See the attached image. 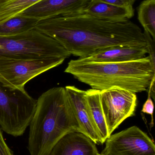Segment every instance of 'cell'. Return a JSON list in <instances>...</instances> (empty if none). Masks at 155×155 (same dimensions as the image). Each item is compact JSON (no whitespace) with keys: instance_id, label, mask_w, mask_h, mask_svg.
<instances>
[{"instance_id":"cell-7","label":"cell","mask_w":155,"mask_h":155,"mask_svg":"<svg viewBox=\"0 0 155 155\" xmlns=\"http://www.w3.org/2000/svg\"><path fill=\"white\" fill-rule=\"evenodd\" d=\"M100 97L110 136L126 119L134 115L137 96L127 90L113 88L101 91Z\"/></svg>"},{"instance_id":"cell-17","label":"cell","mask_w":155,"mask_h":155,"mask_svg":"<svg viewBox=\"0 0 155 155\" xmlns=\"http://www.w3.org/2000/svg\"><path fill=\"white\" fill-rule=\"evenodd\" d=\"M42 0H10L0 3V24L15 17Z\"/></svg>"},{"instance_id":"cell-5","label":"cell","mask_w":155,"mask_h":155,"mask_svg":"<svg viewBox=\"0 0 155 155\" xmlns=\"http://www.w3.org/2000/svg\"><path fill=\"white\" fill-rule=\"evenodd\" d=\"M36 100L26 90H14L0 83V127L14 137L22 135L29 126Z\"/></svg>"},{"instance_id":"cell-10","label":"cell","mask_w":155,"mask_h":155,"mask_svg":"<svg viewBox=\"0 0 155 155\" xmlns=\"http://www.w3.org/2000/svg\"><path fill=\"white\" fill-rule=\"evenodd\" d=\"M65 88L79 124L80 132L92 139L96 144H102L98 131L87 107L86 91L74 86H67Z\"/></svg>"},{"instance_id":"cell-22","label":"cell","mask_w":155,"mask_h":155,"mask_svg":"<svg viewBox=\"0 0 155 155\" xmlns=\"http://www.w3.org/2000/svg\"><path fill=\"white\" fill-rule=\"evenodd\" d=\"M148 95H150L152 98L153 99H155V78L153 79L150 84V86L148 87Z\"/></svg>"},{"instance_id":"cell-15","label":"cell","mask_w":155,"mask_h":155,"mask_svg":"<svg viewBox=\"0 0 155 155\" xmlns=\"http://www.w3.org/2000/svg\"><path fill=\"white\" fill-rule=\"evenodd\" d=\"M38 20L16 15L0 24V37L17 35L35 28Z\"/></svg>"},{"instance_id":"cell-21","label":"cell","mask_w":155,"mask_h":155,"mask_svg":"<svg viewBox=\"0 0 155 155\" xmlns=\"http://www.w3.org/2000/svg\"><path fill=\"white\" fill-rule=\"evenodd\" d=\"M97 1L118 5V6L129 7V6H133V5L134 3L135 0H97Z\"/></svg>"},{"instance_id":"cell-3","label":"cell","mask_w":155,"mask_h":155,"mask_svg":"<svg viewBox=\"0 0 155 155\" xmlns=\"http://www.w3.org/2000/svg\"><path fill=\"white\" fill-rule=\"evenodd\" d=\"M65 72L102 91L113 88L138 93L147 90L155 78V66L150 56L123 62H95L71 60Z\"/></svg>"},{"instance_id":"cell-16","label":"cell","mask_w":155,"mask_h":155,"mask_svg":"<svg viewBox=\"0 0 155 155\" xmlns=\"http://www.w3.org/2000/svg\"><path fill=\"white\" fill-rule=\"evenodd\" d=\"M139 22L155 41V0L143 1L138 9Z\"/></svg>"},{"instance_id":"cell-1","label":"cell","mask_w":155,"mask_h":155,"mask_svg":"<svg viewBox=\"0 0 155 155\" xmlns=\"http://www.w3.org/2000/svg\"><path fill=\"white\" fill-rule=\"evenodd\" d=\"M35 28L84 58L116 46H147L141 28L129 19L109 20L80 12L39 20Z\"/></svg>"},{"instance_id":"cell-14","label":"cell","mask_w":155,"mask_h":155,"mask_svg":"<svg viewBox=\"0 0 155 155\" xmlns=\"http://www.w3.org/2000/svg\"><path fill=\"white\" fill-rule=\"evenodd\" d=\"M100 93L99 90L91 88L86 91L85 97L90 114L98 131L102 144H103L109 136L101 105Z\"/></svg>"},{"instance_id":"cell-23","label":"cell","mask_w":155,"mask_h":155,"mask_svg":"<svg viewBox=\"0 0 155 155\" xmlns=\"http://www.w3.org/2000/svg\"><path fill=\"white\" fill-rule=\"evenodd\" d=\"M8 1H10V0H0V3Z\"/></svg>"},{"instance_id":"cell-8","label":"cell","mask_w":155,"mask_h":155,"mask_svg":"<svg viewBox=\"0 0 155 155\" xmlns=\"http://www.w3.org/2000/svg\"><path fill=\"white\" fill-rule=\"evenodd\" d=\"M105 143L102 155H155L153 140L136 126L111 135Z\"/></svg>"},{"instance_id":"cell-24","label":"cell","mask_w":155,"mask_h":155,"mask_svg":"<svg viewBox=\"0 0 155 155\" xmlns=\"http://www.w3.org/2000/svg\"><path fill=\"white\" fill-rule=\"evenodd\" d=\"M96 155H103L101 154V153H98Z\"/></svg>"},{"instance_id":"cell-12","label":"cell","mask_w":155,"mask_h":155,"mask_svg":"<svg viewBox=\"0 0 155 155\" xmlns=\"http://www.w3.org/2000/svg\"><path fill=\"white\" fill-rule=\"evenodd\" d=\"M147 54V46L123 45L106 48L79 59L95 62H123L140 60L146 57Z\"/></svg>"},{"instance_id":"cell-20","label":"cell","mask_w":155,"mask_h":155,"mask_svg":"<svg viewBox=\"0 0 155 155\" xmlns=\"http://www.w3.org/2000/svg\"><path fill=\"white\" fill-rule=\"evenodd\" d=\"M0 155H14L4 139L2 130L0 127Z\"/></svg>"},{"instance_id":"cell-13","label":"cell","mask_w":155,"mask_h":155,"mask_svg":"<svg viewBox=\"0 0 155 155\" xmlns=\"http://www.w3.org/2000/svg\"><path fill=\"white\" fill-rule=\"evenodd\" d=\"M82 12L109 20L130 19L134 15L133 6H118L97 0H90Z\"/></svg>"},{"instance_id":"cell-11","label":"cell","mask_w":155,"mask_h":155,"mask_svg":"<svg viewBox=\"0 0 155 155\" xmlns=\"http://www.w3.org/2000/svg\"><path fill=\"white\" fill-rule=\"evenodd\" d=\"M96 145L84 134L74 131L61 138L48 155H96Z\"/></svg>"},{"instance_id":"cell-19","label":"cell","mask_w":155,"mask_h":155,"mask_svg":"<svg viewBox=\"0 0 155 155\" xmlns=\"http://www.w3.org/2000/svg\"><path fill=\"white\" fill-rule=\"evenodd\" d=\"M154 110V103L153 102V99L150 95H148V98L147 100L146 101L145 103L143 105V109H142V112L147 114L150 115L152 117V127L153 126V114Z\"/></svg>"},{"instance_id":"cell-2","label":"cell","mask_w":155,"mask_h":155,"mask_svg":"<svg viewBox=\"0 0 155 155\" xmlns=\"http://www.w3.org/2000/svg\"><path fill=\"white\" fill-rule=\"evenodd\" d=\"M29 126L31 155H48L64 136L81 132L65 87L50 88L39 97Z\"/></svg>"},{"instance_id":"cell-9","label":"cell","mask_w":155,"mask_h":155,"mask_svg":"<svg viewBox=\"0 0 155 155\" xmlns=\"http://www.w3.org/2000/svg\"><path fill=\"white\" fill-rule=\"evenodd\" d=\"M90 0H42L17 15L39 20L83 11Z\"/></svg>"},{"instance_id":"cell-6","label":"cell","mask_w":155,"mask_h":155,"mask_svg":"<svg viewBox=\"0 0 155 155\" xmlns=\"http://www.w3.org/2000/svg\"><path fill=\"white\" fill-rule=\"evenodd\" d=\"M63 59L22 60L0 58V83L14 90H24L27 82L57 67Z\"/></svg>"},{"instance_id":"cell-4","label":"cell","mask_w":155,"mask_h":155,"mask_svg":"<svg viewBox=\"0 0 155 155\" xmlns=\"http://www.w3.org/2000/svg\"><path fill=\"white\" fill-rule=\"evenodd\" d=\"M71 55L57 41L35 28L17 35L0 37V58L66 60Z\"/></svg>"},{"instance_id":"cell-18","label":"cell","mask_w":155,"mask_h":155,"mask_svg":"<svg viewBox=\"0 0 155 155\" xmlns=\"http://www.w3.org/2000/svg\"><path fill=\"white\" fill-rule=\"evenodd\" d=\"M144 33L145 35L147 41L148 54H149V56L151 58L152 63L155 66V41L153 40L152 36L147 32L144 31Z\"/></svg>"}]
</instances>
